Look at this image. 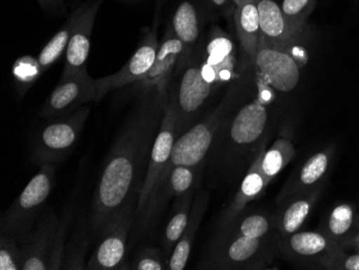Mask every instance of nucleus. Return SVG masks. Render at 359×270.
Masks as SVG:
<instances>
[{"label": "nucleus", "instance_id": "1", "mask_svg": "<svg viewBox=\"0 0 359 270\" xmlns=\"http://www.w3.org/2000/svg\"><path fill=\"white\" fill-rule=\"evenodd\" d=\"M137 96L136 110L113 146L95 191L90 219L96 235H102L123 209L132 205L134 195L140 193L139 177L149 144L157 119L168 102L157 92L141 93Z\"/></svg>", "mask_w": 359, "mask_h": 270}, {"label": "nucleus", "instance_id": "2", "mask_svg": "<svg viewBox=\"0 0 359 270\" xmlns=\"http://www.w3.org/2000/svg\"><path fill=\"white\" fill-rule=\"evenodd\" d=\"M54 176V165H42L37 175L4 213L1 233L11 236L20 245L25 241L35 227L46 199L51 194Z\"/></svg>", "mask_w": 359, "mask_h": 270}, {"label": "nucleus", "instance_id": "3", "mask_svg": "<svg viewBox=\"0 0 359 270\" xmlns=\"http://www.w3.org/2000/svg\"><path fill=\"white\" fill-rule=\"evenodd\" d=\"M224 107H225V102L221 104V106L217 107L211 116H208L205 121L199 123V124L191 127L189 132L185 133L183 136L180 137L177 140L175 141L168 164L165 167L163 175H161V179L157 183L156 189H155L152 203H151L147 212L143 215V217L139 221V225L142 223L143 220L150 212L153 203H154L156 197L158 196L161 187L164 185L170 171L177 166L196 167L201 164V161L205 158L212 142H213L219 123H221Z\"/></svg>", "mask_w": 359, "mask_h": 270}, {"label": "nucleus", "instance_id": "4", "mask_svg": "<svg viewBox=\"0 0 359 270\" xmlns=\"http://www.w3.org/2000/svg\"><path fill=\"white\" fill-rule=\"evenodd\" d=\"M90 112V106L81 107L72 114L60 116L44 126L36 141L34 162L42 166L64 160L76 146Z\"/></svg>", "mask_w": 359, "mask_h": 270}, {"label": "nucleus", "instance_id": "5", "mask_svg": "<svg viewBox=\"0 0 359 270\" xmlns=\"http://www.w3.org/2000/svg\"><path fill=\"white\" fill-rule=\"evenodd\" d=\"M177 119L179 116H177L175 100H171L170 102H167L163 112L158 133L155 137L152 149H151L148 168L145 171L142 187L137 199L135 215L138 217L139 221L150 207L157 183L163 175L165 167L168 164L173 144H175Z\"/></svg>", "mask_w": 359, "mask_h": 270}, {"label": "nucleus", "instance_id": "6", "mask_svg": "<svg viewBox=\"0 0 359 270\" xmlns=\"http://www.w3.org/2000/svg\"><path fill=\"white\" fill-rule=\"evenodd\" d=\"M96 79L90 78L88 68L69 78L60 80L40 108V116L54 120L67 116L88 102H96Z\"/></svg>", "mask_w": 359, "mask_h": 270}, {"label": "nucleus", "instance_id": "7", "mask_svg": "<svg viewBox=\"0 0 359 270\" xmlns=\"http://www.w3.org/2000/svg\"><path fill=\"white\" fill-rule=\"evenodd\" d=\"M158 48L156 21L153 28H151L141 40L140 46L134 55L129 58L128 62L118 72L104 78L96 79V102H100L107 94L113 90L140 81L152 68Z\"/></svg>", "mask_w": 359, "mask_h": 270}, {"label": "nucleus", "instance_id": "8", "mask_svg": "<svg viewBox=\"0 0 359 270\" xmlns=\"http://www.w3.org/2000/svg\"><path fill=\"white\" fill-rule=\"evenodd\" d=\"M132 213V205H128L107 225L100 235V245L86 264V269H126L125 253L127 236L133 222Z\"/></svg>", "mask_w": 359, "mask_h": 270}, {"label": "nucleus", "instance_id": "9", "mask_svg": "<svg viewBox=\"0 0 359 270\" xmlns=\"http://www.w3.org/2000/svg\"><path fill=\"white\" fill-rule=\"evenodd\" d=\"M254 64L256 76L274 90L290 92L299 83L298 62L284 48L260 43Z\"/></svg>", "mask_w": 359, "mask_h": 270}, {"label": "nucleus", "instance_id": "10", "mask_svg": "<svg viewBox=\"0 0 359 270\" xmlns=\"http://www.w3.org/2000/svg\"><path fill=\"white\" fill-rule=\"evenodd\" d=\"M102 1L104 0H88L76 9L78 13L66 51L64 70L60 80L86 69L93 27Z\"/></svg>", "mask_w": 359, "mask_h": 270}, {"label": "nucleus", "instance_id": "11", "mask_svg": "<svg viewBox=\"0 0 359 270\" xmlns=\"http://www.w3.org/2000/svg\"><path fill=\"white\" fill-rule=\"evenodd\" d=\"M183 42L175 37L172 28L168 27L159 43L158 52L152 68L140 81L136 82L137 94L157 92L163 100H168V84L177 64L184 54Z\"/></svg>", "mask_w": 359, "mask_h": 270}, {"label": "nucleus", "instance_id": "12", "mask_svg": "<svg viewBox=\"0 0 359 270\" xmlns=\"http://www.w3.org/2000/svg\"><path fill=\"white\" fill-rule=\"evenodd\" d=\"M58 222L60 219L52 209L40 215L32 233L21 245V270H48V257Z\"/></svg>", "mask_w": 359, "mask_h": 270}, {"label": "nucleus", "instance_id": "13", "mask_svg": "<svg viewBox=\"0 0 359 270\" xmlns=\"http://www.w3.org/2000/svg\"><path fill=\"white\" fill-rule=\"evenodd\" d=\"M263 238H251L226 231L207 267L235 269L249 267L263 248Z\"/></svg>", "mask_w": 359, "mask_h": 270}, {"label": "nucleus", "instance_id": "14", "mask_svg": "<svg viewBox=\"0 0 359 270\" xmlns=\"http://www.w3.org/2000/svg\"><path fill=\"white\" fill-rule=\"evenodd\" d=\"M215 86L208 83L201 74L199 62H191L185 67L177 90V116H187L194 114L207 102Z\"/></svg>", "mask_w": 359, "mask_h": 270}, {"label": "nucleus", "instance_id": "15", "mask_svg": "<svg viewBox=\"0 0 359 270\" xmlns=\"http://www.w3.org/2000/svg\"><path fill=\"white\" fill-rule=\"evenodd\" d=\"M267 118V108L259 98L245 104L231 122V140L237 144H250L257 140L265 130Z\"/></svg>", "mask_w": 359, "mask_h": 270}, {"label": "nucleus", "instance_id": "16", "mask_svg": "<svg viewBox=\"0 0 359 270\" xmlns=\"http://www.w3.org/2000/svg\"><path fill=\"white\" fill-rule=\"evenodd\" d=\"M257 7L262 32L260 43L284 48L296 35L286 22L281 6L274 0H257Z\"/></svg>", "mask_w": 359, "mask_h": 270}, {"label": "nucleus", "instance_id": "17", "mask_svg": "<svg viewBox=\"0 0 359 270\" xmlns=\"http://www.w3.org/2000/svg\"><path fill=\"white\" fill-rule=\"evenodd\" d=\"M233 18L236 32L242 49L250 60L254 62L262 38L257 0H248L240 7H236Z\"/></svg>", "mask_w": 359, "mask_h": 270}, {"label": "nucleus", "instance_id": "18", "mask_svg": "<svg viewBox=\"0 0 359 270\" xmlns=\"http://www.w3.org/2000/svg\"><path fill=\"white\" fill-rule=\"evenodd\" d=\"M264 152L265 150L260 151L259 154L254 160L253 164L250 167L247 176L244 177L241 187L233 198V203L228 208L226 215H224V225L227 224L228 222H231V220L239 215V213L245 208V205L250 201L257 198L265 191L267 185L271 182L262 168Z\"/></svg>", "mask_w": 359, "mask_h": 270}, {"label": "nucleus", "instance_id": "19", "mask_svg": "<svg viewBox=\"0 0 359 270\" xmlns=\"http://www.w3.org/2000/svg\"><path fill=\"white\" fill-rule=\"evenodd\" d=\"M205 62L217 70L221 84L235 74L236 55L233 41L219 29H215L205 48Z\"/></svg>", "mask_w": 359, "mask_h": 270}, {"label": "nucleus", "instance_id": "20", "mask_svg": "<svg viewBox=\"0 0 359 270\" xmlns=\"http://www.w3.org/2000/svg\"><path fill=\"white\" fill-rule=\"evenodd\" d=\"M286 248L290 253L297 257L304 259L320 257V259L330 252L341 248V245L320 231H296L287 238Z\"/></svg>", "mask_w": 359, "mask_h": 270}, {"label": "nucleus", "instance_id": "21", "mask_svg": "<svg viewBox=\"0 0 359 270\" xmlns=\"http://www.w3.org/2000/svg\"><path fill=\"white\" fill-rule=\"evenodd\" d=\"M205 203H207V198L203 196H199L196 201L195 205L191 208L189 225L169 257V269L183 270L187 266L189 254H191V245L205 211Z\"/></svg>", "mask_w": 359, "mask_h": 270}, {"label": "nucleus", "instance_id": "22", "mask_svg": "<svg viewBox=\"0 0 359 270\" xmlns=\"http://www.w3.org/2000/svg\"><path fill=\"white\" fill-rule=\"evenodd\" d=\"M171 28L175 37L184 44L187 52V48L194 46L201 36V22L196 6L189 0L180 4L173 14Z\"/></svg>", "mask_w": 359, "mask_h": 270}, {"label": "nucleus", "instance_id": "23", "mask_svg": "<svg viewBox=\"0 0 359 270\" xmlns=\"http://www.w3.org/2000/svg\"><path fill=\"white\" fill-rule=\"evenodd\" d=\"M295 156V148L288 139L279 138L264 152L262 168L270 181L273 180Z\"/></svg>", "mask_w": 359, "mask_h": 270}, {"label": "nucleus", "instance_id": "24", "mask_svg": "<svg viewBox=\"0 0 359 270\" xmlns=\"http://www.w3.org/2000/svg\"><path fill=\"white\" fill-rule=\"evenodd\" d=\"M76 13L78 12L76 9L72 12V15L68 18L67 22L62 26V29L53 36V38L46 43V46L40 52L39 56H38V62H39L43 72L51 67L54 62L62 56V53L67 51L72 28H74V24L76 19Z\"/></svg>", "mask_w": 359, "mask_h": 270}, {"label": "nucleus", "instance_id": "25", "mask_svg": "<svg viewBox=\"0 0 359 270\" xmlns=\"http://www.w3.org/2000/svg\"><path fill=\"white\" fill-rule=\"evenodd\" d=\"M191 193H187L180 201L179 207L167 224L164 233V249L167 254L172 253L175 245L180 241V238L182 237L189 225L191 210Z\"/></svg>", "mask_w": 359, "mask_h": 270}, {"label": "nucleus", "instance_id": "26", "mask_svg": "<svg viewBox=\"0 0 359 270\" xmlns=\"http://www.w3.org/2000/svg\"><path fill=\"white\" fill-rule=\"evenodd\" d=\"M316 194H311L300 197L290 203L282 213L279 224L280 231L286 236L296 233L310 215Z\"/></svg>", "mask_w": 359, "mask_h": 270}, {"label": "nucleus", "instance_id": "27", "mask_svg": "<svg viewBox=\"0 0 359 270\" xmlns=\"http://www.w3.org/2000/svg\"><path fill=\"white\" fill-rule=\"evenodd\" d=\"M354 223V208L348 203H341L332 209L325 225V234L339 243L348 235Z\"/></svg>", "mask_w": 359, "mask_h": 270}, {"label": "nucleus", "instance_id": "28", "mask_svg": "<svg viewBox=\"0 0 359 270\" xmlns=\"http://www.w3.org/2000/svg\"><path fill=\"white\" fill-rule=\"evenodd\" d=\"M195 169L196 167H175V168L170 171V173H169L168 177H167L166 181H165L164 185L161 187V191H165V192H166L165 193L166 196L173 195V196L179 197L187 194V192H189V189H191V185H193L194 179H195ZM156 199H155V201H156ZM153 205H154V203H153ZM148 215H147V217H148ZM147 217H145L142 223L139 225V229L142 227Z\"/></svg>", "mask_w": 359, "mask_h": 270}, {"label": "nucleus", "instance_id": "29", "mask_svg": "<svg viewBox=\"0 0 359 270\" xmlns=\"http://www.w3.org/2000/svg\"><path fill=\"white\" fill-rule=\"evenodd\" d=\"M72 210L67 208L58 222L57 229L54 234L51 253L48 257V270L62 269L66 253V241H67L68 229L72 224Z\"/></svg>", "mask_w": 359, "mask_h": 270}, {"label": "nucleus", "instance_id": "30", "mask_svg": "<svg viewBox=\"0 0 359 270\" xmlns=\"http://www.w3.org/2000/svg\"><path fill=\"white\" fill-rule=\"evenodd\" d=\"M316 0H283L281 10L292 33L297 35L309 15L316 8Z\"/></svg>", "mask_w": 359, "mask_h": 270}, {"label": "nucleus", "instance_id": "31", "mask_svg": "<svg viewBox=\"0 0 359 270\" xmlns=\"http://www.w3.org/2000/svg\"><path fill=\"white\" fill-rule=\"evenodd\" d=\"M227 231L251 238H264L270 229L269 221L263 215H251L228 222Z\"/></svg>", "mask_w": 359, "mask_h": 270}, {"label": "nucleus", "instance_id": "32", "mask_svg": "<svg viewBox=\"0 0 359 270\" xmlns=\"http://www.w3.org/2000/svg\"><path fill=\"white\" fill-rule=\"evenodd\" d=\"M12 72L16 84L23 94L41 76L43 70L38 62V58L26 55L15 60Z\"/></svg>", "mask_w": 359, "mask_h": 270}, {"label": "nucleus", "instance_id": "33", "mask_svg": "<svg viewBox=\"0 0 359 270\" xmlns=\"http://www.w3.org/2000/svg\"><path fill=\"white\" fill-rule=\"evenodd\" d=\"M330 153L328 151L318 152L310 157L299 173V185L310 187L316 184L327 171L330 166Z\"/></svg>", "mask_w": 359, "mask_h": 270}, {"label": "nucleus", "instance_id": "34", "mask_svg": "<svg viewBox=\"0 0 359 270\" xmlns=\"http://www.w3.org/2000/svg\"><path fill=\"white\" fill-rule=\"evenodd\" d=\"M21 245L11 236L1 233L0 237V269L21 270Z\"/></svg>", "mask_w": 359, "mask_h": 270}, {"label": "nucleus", "instance_id": "35", "mask_svg": "<svg viewBox=\"0 0 359 270\" xmlns=\"http://www.w3.org/2000/svg\"><path fill=\"white\" fill-rule=\"evenodd\" d=\"M88 243L86 233L76 234L69 247L66 248L62 269H86L84 259Z\"/></svg>", "mask_w": 359, "mask_h": 270}, {"label": "nucleus", "instance_id": "36", "mask_svg": "<svg viewBox=\"0 0 359 270\" xmlns=\"http://www.w3.org/2000/svg\"><path fill=\"white\" fill-rule=\"evenodd\" d=\"M128 269L135 270H165L169 269V261L166 262L164 255L154 248H144L141 250Z\"/></svg>", "mask_w": 359, "mask_h": 270}, {"label": "nucleus", "instance_id": "37", "mask_svg": "<svg viewBox=\"0 0 359 270\" xmlns=\"http://www.w3.org/2000/svg\"><path fill=\"white\" fill-rule=\"evenodd\" d=\"M320 262L326 269L359 270V252L348 254L338 248L324 255Z\"/></svg>", "mask_w": 359, "mask_h": 270}, {"label": "nucleus", "instance_id": "38", "mask_svg": "<svg viewBox=\"0 0 359 270\" xmlns=\"http://www.w3.org/2000/svg\"><path fill=\"white\" fill-rule=\"evenodd\" d=\"M210 1H211L212 5L217 8L225 17H229L233 12H235L233 8L235 3H233V0H210Z\"/></svg>", "mask_w": 359, "mask_h": 270}, {"label": "nucleus", "instance_id": "39", "mask_svg": "<svg viewBox=\"0 0 359 270\" xmlns=\"http://www.w3.org/2000/svg\"><path fill=\"white\" fill-rule=\"evenodd\" d=\"M40 7L46 11H56L64 5L65 0H37Z\"/></svg>", "mask_w": 359, "mask_h": 270}, {"label": "nucleus", "instance_id": "40", "mask_svg": "<svg viewBox=\"0 0 359 270\" xmlns=\"http://www.w3.org/2000/svg\"><path fill=\"white\" fill-rule=\"evenodd\" d=\"M346 247L351 248L355 252H359V234L348 238V243H346Z\"/></svg>", "mask_w": 359, "mask_h": 270}, {"label": "nucleus", "instance_id": "41", "mask_svg": "<svg viewBox=\"0 0 359 270\" xmlns=\"http://www.w3.org/2000/svg\"><path fill=\"white\" fill-rule=\"evenodd\" d=\"M233 1L235 3L236 7H240V6L243 5L248 0H233Z\"/></svg>", "mask_w": 359, "mask_h": 270}, {"label": "nucleus", "instance_id": "42", "mask_svg": "<svg viewBox=\"0 0 359 270\" xmlns=\"http://www.w3.org/2000/svg\"><path fill=\"white\" fill-rule=\"evenodd\" d=\"M129 1H138V0H129Z\"/></svg>", "mask_w": 359, "mask_h": 270}, {"label": "nucleus", "instance_id": "43", "mask_svg": "<svg viewBox=\"0 0 359 270\" xmlns=\"http://www.w3.org/2000/svg\"><path fill=\"white\" fill-rule=\"evenodd\" d=\"M357 225H358V227H359V220H358V223H357Z\"/></svg>", "mask_w": 359, "mask_h": 270}]
</instances>
